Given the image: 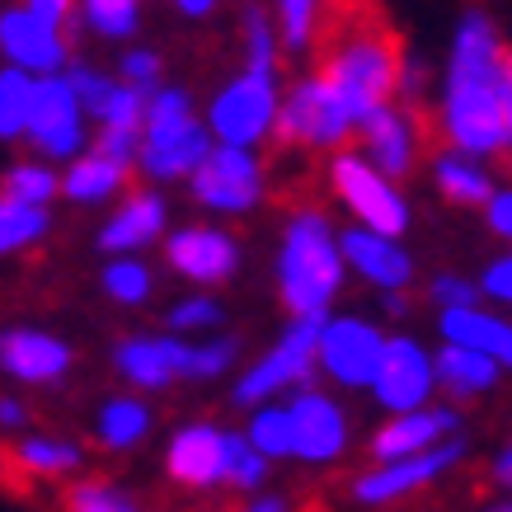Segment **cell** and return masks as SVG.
I'll use <instances>...</instances> for the list:
<instances>
[{"label": "cell", "instance_id": "6da1fadb", "mask_svg": "<svg viewBox=\"0 0 512 512\" xmlns=\"http://www.w3.org/2000/svg\"><path fill=\"white\" fill-rule=\"evenodd\" d=\"M433 132L442 146L512 156V47L489 10H466L433 76Z\"/></svg>", "mask_w": 512, "mask_h": 512}, {"label": "cell", "instance_id": "7a4b0ae2", "mask_svg": "<svg viewBox=\"0 0 512 512\" xmlns=\"http://www.w3.org/2000/svg\"><path fill=\"white\" fill-rule=\"evenodd\" d=\"M273 292L287 315H325L348 292L339 221L320 202H292L273 240Z\"/></svg>", "mask_w": 512, "mask_h": 512}, {"label": "cell", "instance_id": "3957f363", "mask_svg": "<svg viewBox=\"0 0 512 512\" xmlns=\"http://www.w3.org/2000/svg\"><path fill=\"white\" fill-rule=\"evenodd\" d=\"M212 132L202 123V109L193 104V94L184 85H165L146 94V113H141V141L132 174H141L146 184L170 188L184 184L188 174L198 170V160L207 156Z\"/></svg>", "mask_w": 512, "mask_h": 512}, {"label": "cell", "instance_id": "277c9868", "mask_svg": "<svg viewBox=\"0 0 512 512\" xmlns=\"http://www.w3.org/2000/svg\"><path fill=\"white\" fill-rule=\"evenodd\" d=\"M315 71L334 85V94L353 109V118H362L367 109L395 99L400 43H395L381 24L357 19V24H348V29H339L334 38H329L325 57L315 62Z\"/></svg>", "mask_w": 512, "mask_h": 512}, {"label": "cell", "instance_id": "5b68a950", "mask_svg": "<svg viewBox=\"0 0 512 512\" xmlns=\"http://www.w3.org/2000/svg\"><path fill=\"white\" fill-rule=\"evenodd\" d=\"M325 193L334 198V207L353 226L386 231V235H409V226H414V198H409V188L376 170L353 141L325 156Z\"/></svg>", "mask_w": 512, "mask_h": 512}, {"label": "cell", "instance_id": "8992f818", "mask_svg": "<svg viewBox=\"0 0 512 512\" xmlns=\"http://www.w3.org/2000/svg\"><path fill=\"white\" fill-rule=\"evenodd\" d=\"M184 188L202 217L245 221V217H254V212H264L273 174H268V156L259 146L212 141L207 156L198 160V170L184 179Z\"/></svg>", "mask_w": 512, "mask_h": 512}, {"label": "cell", "instance_id": "52a82bcc", "mask_svg": "<svg viewBox=\"0 0 512 512\" xmlns=\"http://www.w3.org/2000/svg\"><path fill=\"white\" fill-rule=\"evenodd\" d=\"M357 132L353 109L343 104L334 85L320 71H301V76L282 80V99H278V123H273V141L282 151H306V156H329L348 146Z\"/></svg>", "mask_w": 512, "mask_h": 512}, {"label": "cell", "instance_id": "ba28073f", "mask_svg": "<svg viewBox=\"0 0 512 512\" xmlns=\"http://www.w3.org/2000/svg\"><path fill=\"white\" fill-rule=\"evenodd\" d=\"M470 461V437L466 433H451L442 442L423 451H409V456H386V461H372L367 470H357L348 480V503L362 512H386L400 508L409 498L428 494L437 484L456 475V470Z\"/></svg>", "mask_w": 512, "mask_h": 512}, {"label": "cell", "instance_id": "9c48e42d", "mask_svg": "<svg viewBox=\"0 0 512 512\" xmlns=\"http://www.w3.org/2000/svg\"><path fill=\"white\" fill-rule=\"evenodd\" d=\"M282 66H254L240 62L235 76H226L202 104V123L212 141H231V146H259L264 151L273 141L278 123V99H282Z\"/></svg>", "mask_w": 512, "mask_h": 512}, {"label": "cell", "instance_id": "30bf717a", "mask_svg": "<svg viewBox=\"0 0 512 512\" xmlns=\"http://www.w3.org/2000/svg\"><path fill=\"white\" fill-rule=\"evenodd\" d=\"M315 325H320V315H287L282 329L273 334V343L235 367L231 372L235 409H254V404L282 400L292 390L311 386L315 381Z\"/></svg>", "mask_w": 512, "mask_h": 512}, {"label": "cell", "instance_id": "8fae6325", "mask_svg": "<svg viewBox=\"0 0 512 512\" xmlns=\"http://www.w3.org/2000/svg\"><path fill=\"white\" fill-rule=\"evenodd\" d=\"M282 414H287V461L292 466L329 470L353 451V409L325 381L282 395Z\"/></svg>", "mask_w": 512, "mask_h": 512}, {"label": "cell", "instance_id": "7c38bea8", "mask_svg": "<svg viewBox=\"0 0 512 512\" xmlns=\"http://www.w3.org/2000/svg\"><path fill=\"white\" fill-rule=\"evenodd\" d=\"M160 259L179 282L221 292L240 278L245 268V240L231 231V221L202 217V221H170V231L160 235Z\"/></svg>", "mask_w": 512, "mask_h": 512}, {"label": "cell", "instance_id": "4fadbf2b", "mask_svg": "<svg viewBox=\"0 0 512 512\" xmlns=\"http://www.w3.org/2000/svg\"><path fill=\"white\" fill-rule=\"evenodd\" d=\"M386 343V325L362 311H325L315 325V381L339 395H362L376 372V357Z\"/></svg>", "mask_w": 512, "mask_h": 512}, {"label": "cell", "instance_id": "5bb4252c", "mask_svg": "<svg viewBox=\"0 0 512 512\" xmlns=\"http://www.w3.org/2000/svg\"><path fill=\"white\" fill-rule=\"evenodd\" d=\"M362 395H372V409H381V414L433 404L437 400L433 343H423L419 334H409L404 325H390L386 343H381V357H376V372Z\"/></svg>", "mask_w": 512, "mask_h": 512}, {"label": "cell", "instance_id": "9a60e30c", "mask_svg": "<svg viewBox=\"0 0 512 512\" xmlns=\"http://www.w3.org/2000/svg\"><path fill=\"white\" fill-rule=\"evenodd\" d=\"M90 113L76 99L66 71H52V76L33 80V109H29V127H24V141H29L33 156L62 165L76 151L90 146Z\"/></svg>", "mask_w": 512, "mask_h": 512}, {"label": "cell", "instance_id": "2e32d148", "mask_svg": "<svg viewBox=\"0 0 512 512\" xmlns=\"http://www.w3.org/2000/svg\"><path fill=\"white\" fill-rule=\"evenodd\" d=\"M353 146L362 156L372 160L381 174L409 184L414 170L423 165V146H428V127H423L419 109L404 104V99H386L357 118V132H353Z\"/></svg>", "mask_w": 512, "mask_h": 512}, {"label": "cell", "instance_id": "e0dca14e", "mask_svg": "<svg viewBox=\"0 0 512 512\" xmlns=\"http://www.w3.org/2000/svg\"><path fill=\"white\" fill-rule=\"evenodd\" d=\"M160 470L174 489L188 494H217L226 489V423L217 419H188L165 437Z\"/></svg>", "mask_w": 512, "mask_h": 512}, {"label": "cell", "instance_id": "ac0fdd59", "mask_svg": "<svg viewBox=\"0 0 512 512\" xmlns=\"http://www.w3.org/2000/svg\"><path fill=\"white\" fill-rule=\"evenodd\" d=\"M339 254L348 278L362 282L367 292H414L419 259L404 245V235L367 231V226H339Z\"/></svg>", "mask_w": 512, "mask_h": 512}, {"label": "cell", "instance_id": "d6986e66", "mask_svg": "<svg viewBox=\"0 0 512 512\" xmlns=\"http://www.w3.org/2000/svg\"><path fill=\"white\" fill-rule=\"evenodd\" d=\"M184 357H188V339L174 329H141V334H123L113 343V376L127 390L141 395H165V390L184 386Z\"/></svg>", "mask_w": 512, "mask_h": 512}, {"label": "cell", "instance_id": "ffe728a7", "mask_svg": "<svg viewBox=\"0 0 512 512\" xmlns=\"http://www.w3.org/2000/svg\"><path fill=\"white\" fill-rule=\"evenodd\" d=\"M170 198L165 188L141 184V188H123L118 198L109 202V217L94 235L99 254H146V249L160 245V235L170 231Z\"/></svg>", "mask_w": 512, "mask_h": 512}, {"label": "cell", "instance_id": "44dd1931", "mask_svg": "<svg viewBox=\"0 0 512 512\" xmlns=\"http://www.w3.org/2000/svg\"><path fill=\"white\" fill-rule=\"evenodd\" d=\"M76 367V348L43 325H5L0 329V376L15 386H62Z\"/></svg>", "mask_w": 512, "mask_h": 512}, {"label": "cell", "instance_id": "7402d4cb", "mask_svg": "<svg viewBox=\"0 0 512 512\" xmlns=\"http://www.w3.org/2000/svg\"><path fill=\"white\" fill-rule=\"evenodd\" d=\"M0 57L29 76H52L71 62V38L66 29L38 19L24 5H5L0 10Z\"/></svg>", "mask_w": 512, "mask_h": 512}, {"label": "cell", "instance_id": "603a6c76", "mask_svg": "<svg viewBox=\"0 0 512 512\" xmlns=\"http://www.w3.org/2000/svg\"><path fill=\"white\" fill-rule=\"evenodd\" d=\"M461 433V404H451L437 395L433 404H419V409H400V414H381L372 433H367V456L372 461H386V456H409V451H423L442 442V437Z\"/></svg>", "mask_w": 512, "mask_h": 512}, {"label": "cell", "instance_id": "cb8c5ba5", "mask_svg": "<svg viewBox=\"0 0 512 512\" xmlns=\"http://www.w3.org/2000/svg\"><path fill=\"white\" fill-rule=\"evenodd\" d=\"M437 339L494 357L498 367H503V376L512 381V315L508 311H498L489 301L447 306V311H437Z\"/></svg>", "mask_w": 512, "mask_h": 512}, {"label": "cell", "instance_id": "d4e9b609", "mask_svg": "<svg viewBox=\"0 0 512 512\" xmlns=\"http://www.w3.org/2000/svg\"><path fill=\"white\" fill-rule=\"evenodd\" d=\"M433 362H437V395L451 404H461V409L498 395L503 381H508L494 357L475 353V348H461V343H447V339H437Z\"/></svg>", "mask_w": 512, "mask_h": 512}, {"label": "cell", "instance_id": "484cf974", "mask_svg": "<svg viewBox=\"0 0 512 512\" xmlns=\"http://www.w3.org/2000/svg\"><path fill=\"white\" fill-rule=\"evenodd\" d=\"M94 447L113 451V456H127V451H141L151 437H156V404L141 390H118V395H104L99 409H94Z\"/></svg>", "mask_w": 512, "mask_h": 512}, {"label": "cell", "instance_id": "4316f807", "mask_svg": "<svg viewBox=\"0 0 512 512\" xmlns=\"http://www.w3.org/2000/svg\"><path fill=\"white\" fill-rule=\"evenodd\" d=\"M428 184L447 207H461V212H480L484 198L494 193L498 174L494 160L470 156V151H456V146H437L428 156Z\"/></svg>", "mask_w": 512, "mask_h": 512}, {"label": "cell", "instance_id": "83f0119b", "mask_svg": "<svg viewBox=\"0 0 512 512\" xmlns=\"http://www.w3.org/2000/svg\"><path fill=\"white\" fill-rule=\"evenodd\" d=\"M127 184H132V165L104 156L99 146L76 151L57 170V198H66L71 207H109Z\"/></svg>", "mask_w": 512, "mask_h": 512}, {"label": "cell", "instance_id": "f1b7e54d", "mask_svg": "<svg viewBox=\"0 0 512 512\" xmlns=\"http://www.w3.org/2000/svg\"><path fill=\"white\" fill-rule=\"evenodd\" d=\"M10 470L19 480H38V484H57V480H71L85 470V447L76 437H62V433H24L15 437L10 447Z\"/></svg>", "mask_w": 512, "mask_h": 512}, {"label": "cell", "instance_id": "f546056e", "mask_svg": "<svg viewBox=\"0 0 512 512\" xmlns=\"http://www.w3.org/2000/svg\"><path fill=\"white\" fill-rule=\"evenodd\" d=\"M156 282V268L141 254H109L104 268H99V292L123 311H146L156 301Z\"/></svg>", "mask_w": 512, "mask_h": 512}, {"label": "cell", "instance_id": "4dcf8cb0", "mask_svg": "<svg viewBox=\"0 0 512 512\" xmlns=\"http://www.w3.org/2000/svg\"><path fill=\"white\" fill-rule=\"evenodd\" d=\"M240 362H245V343L235 334H226V329H212V334L188 339L184 381L188 386H217V381H231V372Z\"/></svg>", "mask_w": 512, "mask_h": 512}, {"label": "cell", "instance_id": "1f68e13d", "mask_svg": "<svg viewBox=\"0 0 512 512\" xmlns=\"http://www.w3.org/2000/svg\"><path fill=\"white\" fill-rule=\"evenodd\" d=\"M52 235V207H33L0 193V259L29 254Z\"/></svg>", "mask_w": 512, "mask_h": 512}, {"label": "cell", "instance_id": "d6a6232c", "mask_svg": "<svg viewBox=\"0 0 512 512\" xmlns=\"http://www.w3.org/2000/svg\"><path fill=\"white\" fill-rule=\"evenodd\" d=\"M268 15L278 24L287 57H306L325 33V0H268Z\"/></svg>", "mask_w": 512, "mask_h": 512}, {"label": "cell", "instance_id": "836d02e7", "mask_svg": "<svg viewBox=\"0 0 512 512\" xmlns=\"http://www.w3.org/2000/svg\"><path fill=\"white\" fill-rule=\"evenodd\" d=\"M165 329L184 334V339H198V334H212V329H226V301H221L217 292L188 287L179 301L165 306Z\"/></svg>", "mask_w": 512, "mask_h": 512}, {"label": "cell", "instance_id": "e575fe53", "mask_svg": "<svg viewBox=\"0 0 512 512\" xmlns=\"http://www.w3.org/2000/svg\"><path fill=\"white\" fill-rule=\"evenodd\" d=\"M273 484V461L245 437V428H226V489L235 494H254Z\"/></svg>", "mask_w": 512, "mask_h": 512}, {"label": "cell", "instance_id": "d590c367", "mask_svg": "<svg viewBox=\"0 0 512 512\" xmlns=\"http://www.w3.org/2000/svg\"><path fill=\"white\" fill-rule=\"evenodd\" d=\"M76 19L104 43H127L141 29V0H76Z\"/></svg>", "mask_w": 512, "mask_h": 512}, {"label": "cell", "instance_id": "8d00e7d4", "mask_svg": "<svg viewBox=\"0 0 512 512\" xmlns=\"http://www.w3.org/2000/svg\"><path fill=\"white\" fill-rule=\"evenodd\" d=\"M62 512H146V508H141L118 480H104V475H71Z\"/></svg>", "mask_w": 512, "mask_h": 512}, {"label": "cell", "instance_id": "74e56055", "mask_svg": "<svg viewBox=\"0 0 512 512\" xmlns=\"http://www.w3.org/2000/svg\"><path fill=\"white\" fill-rule=\"evenodd\" d=\"M0 193L15 202H33V207H52L57 202V165L43 156L15 160L10 170L0 174Z\"/></svg>", "mask_w": 512, "mask_h": 512}, {"label": "cell", "instance_id": "f35d334b", "mask_svg": "<svg viewBox=\"0 0 512 512\" xmlns=\"http://www.w3.org/2000/svg\"><path fill=\"white\" fill-rule=\"evenodd\" d=\"M240 62H254V66H282L287 62L278 24H273V15H268V5H254V0L240 10Z\"/></svg>", "mask_w": 512, "mask_h": 512}, {"label": "cell", "instance_id": "ab89813d", "mask_svg": "<svg viewBox=\"0 0 512 512\" xmlns=\"http://www.w3.org/2000/svg\"><path fill=\"white\" fill-rule=\"evenodd\" d=\"M33 80L19 66H0V141H24L29 127V109H33Z\"/></svg>", "mask_w": 512, "mask_h": 512}, {"label": "cell", "instance_id": "60d3db41", "mask_svg": "<svg viewBox=\"0 0 512 512\" xmlns=\"http://www.w3.org/2000/svg\"><path fill=\"white\" fill-rule=\"evenodd\" d=\"M245 437L264 451L273 466H282V461H287V414H282V400L245 409Z\"/></svg>", "mask_w": 512, "mask_h": 512}, {"label": "cell", "instance_id": "b9f144b4", "mask_svg": "<svg viewBox=\"0 0 512 512\" xmlns=\"http://www.w3.org/2000/svg\"><path fill=\"white\" fill-rule=\"evenodd\" d=\"M141 113H146V90L113 76V90L104 94V104L94 113V127H132V132H141Z\"/></svg>", "mask_w": 512, "mask_h": 512}, {"label": "cell", "instance_id": "7bdbcfd3", "mask_svg": "<svg viewBox=\"0 0 512 512\" xmlns=\"http://www.w3.org/2000/svg\"><path fill=\"white\" fill-rule=\"evenodd\" d=\"M475 287H480V301L512 315V245H503L494 259H484V268L475 273Z\"/></svg>", "mask_w": 512, "mask_h": 512}, {"label": "cell", "instance_id": "ee69618b", "mask_svg": "<svg viewBox=\"0 0 512 512\" xmlns=\"http://www.w3.org/2000/svg\"><path fill=\"white\" fill-rule=\"evenodd\" d=\"M118 80H127V85H137V90H156L160 80H165V57H160L156 47H141V43H132L118 57Z\"/></svg>", "mask_w": 512, "mask_h": 512}, {"label": "cell", "instance_id": "f6af8a7d", "mask_svg": "<svg viewBox=\"0 0 512 512\" xmlns=\"http://www.w3.org/2000/svg\"><path fill=\"white\" fill-rule=\"evenodd\" d=\"M423 296L433 301L437 311H447V306H470V301H480V287H475V278L456 273V268H437L433 278H428V287H423Z\"/></svg>", "mask_w": 512, "mask_h": 512}, {"label": "cell", "instance_id": "bcb514c9", "mask_svg": "<svg viewBox=\"0 0 512 512\" xmlns=\"http://www.w3.org/2000/svg\"><path fill=\"white\" fill-rule=\"evenodd\" d=\"M428 90H433V71H428V62H423L419 52H400L395 99H404V104H414V109H419L423 99H428Z\"/></svg>", "mask_w": 512, "mask_h": 512}, {"label": "cell", "instance_id": "7dc6e473", "mask_svg": "<svg viewBox=\"0 0 512 512\" xmlns=\"http://www.w3.org/2000/svg\"><path fill=\"white\" fill-rule=\"evenodd\" d=\"M480 217H484V231L494 235L498 245H512V184H503V179H498L494 193L484 198Z\"/></svg>", "mask_w": 512, "mask_h": 512}, {"label": "cell", "instance_id": "c3c4849f", "mask_svg": "<svg viewBox=\"0 0 512 512\" xmlns=\"http://www.w3.org/2000/svg\"><path fill=\"white\" fill-rule=\"evenodd\" d=\"M376 320H381V325H404V320H409V315H414V296L409 292H376Z\"/></svg>", "mask_w": 512, "mask_h": 512}, {"label": "cell", "instance_id": "681fc988", "mask_svg": "<svg viewBox=\"0 0 512 512\" xmlns=\"http://www.w3.org/2000/svg\"><path fill=\"white\" fill-rule=\"evenodd\" d=\"M24 10H33L38 19L57 24V29H71L76 24V0H19Z\"/></svg>", "mask_w": 512, "mask_h": 512}, {"label": "cell", "instance_id": "f907efd6", "mask_svg": "<svg viewBox=\"0 0 512 512\" xmlns=\"http://www.w3.org/2000/svg\"><path fill=\"white\" fill-rule=\"evenodd\" d=\"M235 512H296L292 508V498L282 494V489H254V494H245V503H240V508Z\"/></svg>", "mask_w": 512, "mask_h": 512}, {"label": "cell", "instance_id": "816d5d0a", "mask_svg": "<svg viewBox=\"0 0 512 512\" xmlns=\"http://www.w3.org/2000/svg\"><path fill=\"white\" fill-rule=\"evenodd\" d=\"M29 428V404L19 395H0V433L5 437H19Z\"/></svg>", "mask_w": 512, "mask_h": 512}, {"label": "cell", "instance_id": "f5cc1de1", "mask_svg": "<svg viewBox=\"0 0 512 512\" xmlns=\"http://www.w3.org/2000/svg\"><path fill=\"white\" fill-rule=\"evenodd\" d=\"M489 480H494L503 494H512V437L489 456Z\"/></svg>", "mask_w": 512, "mask_h": 512}, {"label": "cell", "instance_id": "db71d44e", "mask_svg": "<svg viewBox=\"0 0 512 512\" xmlns=\"http://www.w3.org/2000/svg\"><path fill=\"white\" fill-rule=\"evenodd\" d=\"M174 10H179V15L184 19H212L221 10V0H170Z\"/></svg>", "mask_w": 512, "mask_h": 512}, {"label": "cell", "instance_id": "11a10c76", "mask_svg": "<svg viewBox=\"0 0 512 512\" xmlns=\"http://www.w3.org/2000/svg\"><path fill=\"white\" fill-rule=\"evenodd\" d=\"M475 512H512V494L498 498V503H484V508H475Z\"/></svg>", "mask_w": 512, "mask_h": 512}]
</instances>
